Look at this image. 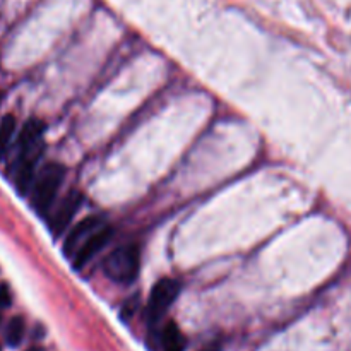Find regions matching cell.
Listing matches in <instances>:
<instances>
[{"label": "cell", "mask_w": 351, "mask_h": 351, "mask_svg": "<svg viewBox=\"0 0 351 351\" xmlns=\"http://www.w3.org/2000/svg\"><path fill=\"white\" fill-rule=\"evenodd\" d=\"M45 123L38 119H29L24 127L21 129L19 137H17L16 149L19 147H33V146H43L45 141Z\"/></svg>", "instance_id": "cell-7"}, {"label": "cell", "mask_w": 351, "mask_h": 351, "mask_svg": "<svg viewBox=\"0 0 351 351\" xmlns=\"http://www.w3.org/2000/svg\"><path fill=\"white\" fill-rule=\"evenodd\" d=\"M14 134H16V119L14 115H5L0 122V161L9 151Z\"/></svg>", "instance_id": "cell-9"}, {"label": "cell", "mask_w": 351, "mask_h": 351, "mask_svg": "<svg viewBox=\"0 0 351 351\" xmlns=\"http://www.w3.org/2000/svg\"><path fill=\"white\" fill-rule=\"evenodd\" d=\"M0 351H2V350H0Z\"/></svg>", "instance_id": "cell-15"}, {"label": "cell", "mask_w": 351, "mask_h": 351, "mask_svg": "<svg viewBox=\"0 0 351 351\" xmlns=\"http://www.w3.org/2000/svg\"><path fill=\"white\" fill-rule=\"evenodd\" d=\"M24 319L23 317H12L10 319V322L7 324V329H5V341L7 345L10 346H19L21 341H23L24 338Z\"/></svg>", "instance_id": "cell-10"}, {"label": "cell", "mask_w": 351, "mask_h": 351, "mask_svg": "<svg viewBox=\"0 0 351 351\" xmlns=\"http://www.w3.org/2000/svg\"><path fill=\"white\" fill-rule=\"evenodd\" d=\"M105 219L101 216H88L82 221H79L74 228L69 232V235L65 237L64 243V254H67L69 257H74V254L77 252L79 247L84 243V240L88 237H91L96 230H99L101 226H105Z\"/></svg>", "instance_id": "cell-6"}, {"label": "cell", "mask_w": 351, "mask_h": 351, "mask_svg": "<svg viewBox=\"0 0 351 351\" xmlns=\"http://www.w3.org/2000/svg\"><path fill=\"white\" fill-rule=\"evenodd\" d=\"M27 351H41L40 348H31V350H27Z\"/></svg>", "instance_id": "cell-14"}, {"label": "cell", "mask_w": 351, "mask_h": 351, "mask_svg": "<svg viewBox=\"0 0 351 351\" xmlns=\"http://www.w3.org/2000/svg\"><path fill=\"white\" fill-rule=\"evenodd\" d=\"M201 351H221V345H219V343H213V345L206 346V348H202Z\"/></svg>", "instance_id": "cell-13"}, {"label": "cell", "mask_w": 351, "mask_h": 351, "mask_svg": "<svg viewBox=\"0 0 351 351\" xmlns=\"http://www.w3.org/2000/svg\"><path fill=\"white\" fill-rule=\"evenodd\" d=\"M82 201H84V195H82L81 191H71L64 197V201L58 204V208L55 209L53 215H51L50 223V232L53 233V237H60L62 233L67 230V226L71 225L74 216L77 215V211L81 209Z\"/></svg>", "instance_id": "cell-4"}, {"label": "cell", "mask_w": 351, "mask_h": 351, "mask_svg": "<svg viewBox=\"0 0 351 351\" xmlns=\"http://www.w3.org/2000/svg\"><path fill=\"white\" fill-rule=\"evenodd\" d=\"M180 295V283L171 278H163L153 287L146 308V319L149 324H156L163 319L168 308L175 304Z\"/></svg>", "instance_id": "cell-3"}, {"label": "cell", "mask_w": 351, "mask_h": 351, "mask_svg": "<svg viewBox=\"0 0 351 351\" xmlns=\"http://www.w3.org/2000/svg\"><path fill=\"white\" fill-rule=\"evenodd\" d=\"M10 305V291L7 288V285L0 287V308H5Z\"/></svg>", "instance_id": "cell-11"}, {"label": "cell", "mask_w": 351, "mask_h": 351, "mask_svg": "<svg viewBox=\"0 0 351 351\" xmlns=\"http://www.w3.org/2000/svg\"><path fill=\"white\" fill-rule=\"evenodd\" d=\"M136 302H134V298H132V300H130L129 302V304H127L125 305V307H123V311H122V315H123V317H129V315H134V312H136Z\"/></svg>", "instance_id": "cell-12"}, {"label": "cell", "mask_w": 351, "mask_h": 351, "mask_svg": "<svg viewBox=\"0 0 351 351\" xmlns=\"http://www.w3.org/2000/svg\"><path fill=\"white\" fill-rule=\"evenodd\" d=\"M65 170L62 165L50 163L38 173L33 184V194H31V206L34 211L41 216H48V213L53 208V202L57 199L58 191L64 182Z\"/></svg>", "instance_id": "cell-1"}, {"label": "cell", "mask_w": 351, "mask_h": 351, "mask_svg": "<svg viewBox=\"0 0 351 351\" xmlns=\"http://www.w3.org/2000/svg\"><path fill=\"white\" fill-rule=\"evenodd\" d=\"M185 345V336L182 335L178 326L175 322H167L160 335L161 351H184Z\"/></svg>", "instance_id": "cell-8"}, {"label": "cell", "mask_w": 351, "mask_h": 351, "mask_svg": "<svg viewBox=\"0 0 351 351\" xmlns=\"http://www.w3.org/2000/svg\"><path fill=\"white\" fill-rule=\"evenodd\" d=\"M112 237H113V228L108 225L101 226V228L96 230L91 237H88V239L84 240V243L77 249V252L74 254V257H72L75 269H82V267H84L93 257L98 256V254L108 245Z\"/></svg>", "instance_id": "cell-5"}, {"label": "cell", "mask_w": 351, "mask_h": 351, "mask_svg": "<svg viewBox=\"0 0 351 351\" xmlns=\"http://www.w3.org/2000/svg\"><path fill=\"white\" fill-rule=\"evenodd\" d=\"M141 252L137 245H123L113 250L105 261V273L113 283L127 285L134 283L139 276Z\"/></svg>", "instance_id": "cell-2"}]
</instances>
